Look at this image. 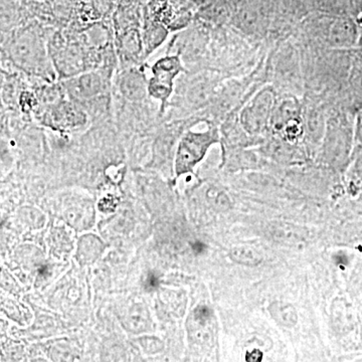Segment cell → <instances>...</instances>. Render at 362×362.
<instances>
[{"label":"cell","mask_w":362,"mask_h":362,"mask_svg":"<svg viewBox=\"0 0 362 362\" xmlns=\"http://www.w3.org/2000/svg\"><path fill=\"white\" fill-rule=\"evenodd\" d=\"M211 139L209 133H204V134L189 133L183 138L180 151H178L177 160H176L178 173H182L192 168L202 158L206 152V147L211 143Z\"/></svg>","instance_id":"6da1fadb"},{"label":"cell","mask_w":362,"mask_h":362,"mask_svg":"<svg viewBox=\"0 0 362 362\" xmlns=\"http://www.w3.org/2000/svg\"><path fill=\"white\" fill-rule=\"evenodd\" d=\"M177 58H165L154 66V78L150 82L149 90L153 96L165 100L171 90L173 78L180 71Z\"/></svg>","instance_id":"7a4b0ae2"},{"label":"cell","mask_w":362,"mask_h":362,"mask_svg":"<svg viewBox=\"0 0 362 362\" xmlns=\"http://www.w3.org/2000/svg\"><path fill=\"white\" fill-rule=\"evenodd\" d=\"M99 88V78L93 77V76H88V77L81 78L78 82V94L85 95H94Z\"/></svg>","instance_id":"3957f363"},{"label":"cell","mask_w":362,"mask_h":362,"mask_svg":"<svg viewBox=\"0 0 362 362\" xmlns=\"http://www.w3.org/2000/svg\"><path fill=\"white\" fill-rule=\"evenodd\" d=\"M158 277H156L154 274L150 273L149 275L147 276L146 282H145V287L149 290H154L156 288L158 287Z\"/></svg>","instance_id":"277c9868"},{"label":"cell","mask_w":362,"mask_h":362,"mask_svg":"<svg viewBox=\"0 0 362 362\" xmlns=\"http://www.w3.org/2000/svg\"><path fill=\"white\" fill-rule=\"evenodd\" d=\"M206 249V245L202 244V242H195L194 244L192 245V250H194L195 254H202Z\"/></svg>","instance_id":"5b68a950"},{"label":"cell","mask_w":362,"mask_h":362,"mask_svg":"<svg viewBox=\"0 0 362 362\" xmlns=\"http://www.w3.org/2000/svg\"><path fill=\"white\" fill-rule=\"evenodd\" d=\"M47 270H49V269H47V266H45V267H42V269H40V274H47Z\"/></svg>","instance_id":"8992f818"}]
</instances>
